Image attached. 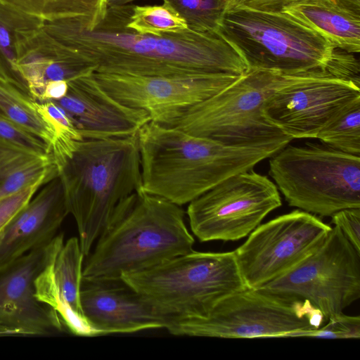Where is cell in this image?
<instances>
[{"label":"cell","instance_id":"1","mask_svg":"<svg viewBox=\"0 0 360 360\" xmlns=\"http://www.w3.org/2000/svg\"><path fill=\"white\" fill-rule=\"evenodd\" d=\"M133 5L108 6L92 26L77 17L44 20L41 29L68 62L94 72L138 76L225 73L241 76L248 67L217 32L188 28L161 36L128 26Z\"/></svg>","mask_w":360,"mask_h":360},{"label":"cell","instance_id":"2","mask_svg":"<svg viewBox=\"0 0 360 360\" xmlns=\"http://www.w3.org/2000/svg\"><path fill=\"white\" fill-rule=\"evenodd\" d=\"M137 138L142 189L179 206L281 149L230 146L153 121Z\"/></svg>","mask_w":360,"mask_h":360},{"label":"cell","instance_id":"3","mask_svg":"<svg viewBox=\"0 0 360 360\" xmlns=\"http://www.w3.org/2000/svg\"><path fill=\"white\" fill-rule=\"evenodd\" d=\"M185 211L143 189L115 209L87 255L84 283L121 282L138 272L193 250L195 240Z\"/></svg>","mask_w":360,"mask_h":360},{"label":"cell","instance_id":"4","mask_svg":"<svg viewBox=\"0 0 360 360\" xmlns=\"http://www.w3.org/2000/svg\"><path fill=\"white\" fill-rule=\"evenodd\" d=\"M217 32L237 50L249 70L288 75L323 70L344 79L359 77L355 54L335 48L283 11L231 8L225 11Z\"/></svg>","mask_w":360,"mask_h":360},{"label":"cell","instance_id":"5","mask_svg":"<svg viewBox=\"0 0 360 360\" xmlns=\"http://www.w3.org/2000/svg\"><path fill=\"white\" fill-rule=\"evenodd\" d=\"M58 172L87 257L117 207L142 190L137 134L84 139Z\"/></svg>","mask_w":360,"mask_h":360},{"label":"cell","instance_id":"6","mask_svg":"<svg viewBox=\"0 0 360 360\" xmlns=\"http://www.w3.org/2000/svg\"><path fill=\"white\" fill-rule=\"evenodd\" d=\"M120 281L167 320L205 318L224 298L248 288L233 251L193 250Z\"/></svg>","mask_w":360,"mask_h":360},{"label":"cell","instance_id":"7","mask_svg":"<svg viewBox=\"0 0 360 360\" xmlns=\"http://www.w3.org/2000/svg\"><path fill=\"white\" fill-rule=\"evenodd\" d=\"M287 76L249 70L217 94L179 111L160 124L230 146L282 148L292 139L265 118L263 105Z\"/></svg>","mask_w":360,"mask_h":360},{"label":"cell","instance_id":"8","mask_svg":"<svg viewBox=\"0 0 360 360\" xmlns=\"http://www.w3.org/2000/svg\"><path fill=\"white\" fill-rule=\"evenodd\" d=\"M270 158L269 174L290 206L321 217L360 207L359 156L307 143Z\"/></svg>","mask_w":360,"mask_h":360},{"label":"cell","instance_id":"9","mask_svg":"<svg viewBox=\"0 0 360 360\" xmlns=\"http://www.w3.org/2000/svg\"><path fill=\"white\" fill-rule=\"evenodd\" d=\"M325 320L308 300L246 288L224 298L207 316L168 319L165 328L184 336L285 338L292 332L319 328Z\"/></svg>","mask_w":360,"mask_h":360},{"label":"cell","instance_id":"10","mask_svg":"<svg viewBox=\"0 0 360 360\" xmlns=\"http://www.w3.org/2000/svg\"><path fill=\"white\" fill-rule=\"evenodd\" d=\"M259 288L308 300L327 320L360 297V252L334 226L311 254Z\"/></svg>","mask_w":360,"mask_h":360},{"label":"cell","instance_id":"11","mask_svg":"<svg viewBox=\"0 0 360 360\" xmlns=\"http://www.w3.org/2000/svg\"><path fill=\"white\" fill-rule=\"evenodd\" d=\"M282 205L276 184L252 169L222 181L188 203L193 234L201 242L246 237Z\"/></svg>","mask_w":360,"mask_h":360},{"label":"cell","instance_id":"12","mask_svg":"<svg viewBox=\"0 0 360 360\" xmlns=\"http://www.w3.org/2000/svg\"><path fill=\"white\" fill-rule=\"evenodd\" d=\"M330 229L301 210L259 224L233 251L246 286L259 288L293 268L321 245Z\"/></svg>","mask_w":360,"mask_h":360},{"label":"cell","instance_id":"13","mask_svg":"<svg viewBox=\"0 0 360 360\" xmlns=\"http://www.w3.org/2000/svg\"><path fill=\"white\" fill-rule=\"evenodd\" d=\"M360 96V84L319 70L288 75L266 97L265 118L292 139H316L335 112Z\"/></svg>","mask_w":360,"mask_h":360},{"label":"cell","instance_id":"14","mask_svg":"<svg viewBox=\"0 0 360 360\" xmlns=\"http://www.w3.org/2000/svg\"><path fill=\"white\" fill-rule=\"evenodd\" d=\"M93 76L112 98L146 111L150 121L158 124L210 98L240 77L225 73L138 76L98 72Z\"/></svg>","mask_w":360,"mask_h":360},{"label":"cell","instance_id":"15","mask_svg":"<svg viewBox=\"0 0 360 360\" xmlns=\"http://www.w3.org/2000/svg\"><path fill=\"white\" fill-rule=\"evenodd\" d=\"M63 235L0 267V324L22 335H46L63 330L57 312L35 295V280L63 246Z\"/></svg>","mask_w":360,"mask_h":360},{"label":"cell","instance_id":"16","mask_svg":"<svg viewBox=\"0 0 360 360\" xmlns=\"http://www.w3.org/2000/svg\"><path fill=\"white\" fill-rule=\"evenodd\" d=\"M93 72L68 81L67 94L53 101L65 111L84 139L136 135L150 121L148 114L112 98L97 84Z\"/></svg>","mask_w":360,"mask_h":360},{"label":"cell","instance_id":"17","mask_svg":"<svg viewBox=\"0 0 360 360\" xmlns=\"http://www.w3.org/2000/svg\"><path fill=\"white\" fill-rule=\"evenodd\" d=\"M68 214L58 175L44 184L0 233V267L53 239Z\"/></svg>","mask_w":360,"mask_h":360},{"label":"cell","instance_id":"18","mask_svg":"<svg viewBox=\"0 0 360 360\" xmlns=\"http://www.w3.org/2000/svg\"><path fill=\"white\" fill-rule=\"evenodd\" d=\"M86 283L80 292L83 314L95 335L165 328L167 319L124 284Z\"/></svg>","mask_w":360,"mask_h":360},{"label":"cell","instance_id":"19","mask_svg":"<svg viewBox=\"0 0 360 360\" xmlns=\"http://www.w3.org/2000/svg\"><path fill=\"white\" fill-rule=\"evenodd\" d=\"M282 11L309 27L335 48L360 52V0H297Z\"/></svg>","mask_w":360,"mask_h":360},{"label":"cell","instance_id":"20","mask_svg":"<svg viewBox=\"0 0 360 360\" xmlns=\"http://www.w3.org/2000/svg\"><path fill=\"white\" fill-rule=\"evenodd\" d=\"M84 258L78 238L72 237L63 243L53 264L58 292H49L44 301L57 312L72 333L89 336L91 328L83 314L80 302Z\"/></svg>","mask_w":360,"mask_h":360},{"label":"cell","instance_id":"21","mask_svg":"<svg viewBox=\"0 0 360 360\" xmlns=\"http://www.w3.org/2000/svg\"><path fill=\"white\" fill-rule=\"evenodd\" d=\"M58 175L53 158L0 136V200Z\"/></svg>","mask_w":360,"mask_h":360},{"label":"cell","instance_id":"22","mask_svg":"<svg viewBox=\"0 0 360 360\" xmlns=\"http://www.w3.org/2000/svg\"><path fill=\"white\" fill-rule=\"evenodd\" d=\"M43 19L0 2V77L31 95L17 63L18 33L41 27Z\"/></svg>","mask_w":360,"mask_h":360},{"label":"cell","instance_id":"23","mask_svg":"<svg viewBox=\"0 0 360 360\" xmlns=\"http://www.w3.org/2000/svg\"><path fill=\"white\" fill-rule=\"evenodd\" d=\"M36 103L32 95L0 77V113L21 129L43 140L50 149L53 134L38 114Z\"/></svg>","mask_w":360,"mask_h":360},{"label":"cell","instance_id":"24","mask_svg":"<svg viewBox=\"0 0 360 360\" xmlns=\"http://www.w3.org/2000/svg\"><path fill=\"white\" fill-rule=\"evenodd\" d=\"M316 139L342 152L360 155V96L354 98L327 122Z\"/></svg>","mask_w":360,"mask_h":360},{"label":"cell","instance_id":"25","mask_svg":"<svg viewBox=\"0 0 360 360\" xmlns=\"http://www.w3.org/2000/svg\"><path fill=\"white\" fill-rule=\"evenodd\" d=\"M36 108L53 134L49 152L58 168L71 156L84 138L65 111L54 101H37Z\"/></svg>","mask_w":360,"mask_h":360},{"label":"cell","instance_id":"26","mask_svg":"<svg viewBox=\"0 0 360 360\" xmlns=\"http://www.w3.org/2000/svg\"><path fill=\"white\" fill-rule=\"evenodd\" d=\"M128 26L140 34L155 36L188 28L186 20L165 2L161 6H134Z\"/></svg>","mask_w":360,"mask_h":360},{"label":"cell","instance_id":"27","mask_svg":"<svg viewBox=\"0 0 360 360\" xmlns=\"http://www.w3.org/2000/svg\"><path fill=\"white\" fill-rule=\"evenodd\" d=\"M229 0H163L188 24L202 32H217Z\"/></svg>","mask_w":360,"mask_h":360},{"label":"cell","instance_id":"28","mask_svg":"<svg viewBox=\"0 0 360 360\" xmlns=\"http://www.w3.org/2000/svg\"><path fill=\"white\" fill-rule=\"evenodd\" d=\"M324 326L310 330H300L287 334L285 338L310 337L324 339H359L360 338L359 316H348L343 313L329 318Z\"/></svg>","mask_w":360,"mask_h":360},{"label":"cell","instance_id":"29","mask_svg":"<svg viewBox=\"0 0 360 360\" xmlns=\"http://www.w3.org/2000/svg\"><path fill=\"white\" fill-rule=\"evenodd\" d=\"M52 179H41L18 192L0 200V233L39 188Z\"/></svg>","mask_w":360,"mask_h":360},{"label":"cell","instance_id":"30","mask_svg":"<svg viewBox=\"0 0 360 360\" xmlns=\"http://www.w3.org/2000/svg\"><path fill=\"white\" fill-rule=\"evenodd\" d=\"M0 136L37 153L50 155L49 146L43 140L21 129L1 113Z\"/></svg>","mask_w":360,"mask_h":360},{"label":"cell","instance_id":"31","mask_svg":"<svg viewBox=\"0 0 360 360\" xmlns=\"http://www.w3.org/2000/svg\"><path fill=\"white\" fill-rule=\"evenodd\" d=\"M331 217L332 223L360 252V207L341 210Z\"/></svg>","mask_w":360,"mask_h":360},{"label":"cell","instance_id":"32","mask_svg":"<svg viewBox=\"0 0 360 360\" xmlns=\"http://www.w3.org/2000/svg\"><path fill=\"white\" fill-rule=\"evenodd\" d=\"M60 0H0L21 12L49 20L56 14Z\"/></svg>","mask_w":360,"mask_h":360},{"label":"cell","instance_id":"33","mask_svg":"<svg viewBox=\"0 0 360 360\" xmlns=\"http://www.w3.org/2000/svg\"><path fill=\"white\" fill-rule=\"evenodd\" d=\"M297 0H229L226 9L243 6L263 11H282Z\"/></svg>","mask_w":360,"mask_h":360},{"label":"cell","instance_id":"34","mask_svg":"<svg viewBox=\"0 0 360 360\" xmlns=\"http://www.w3.org/2000/svg\"><path fill=\"white\" fill-rule=\"evenodd\" d=\"M68 84L65 80L49 82L46 84L41 101H57L63 98L68 93Z\"/></svg>","mask_w":360,"mask_h":360},{"label":"cell","instance_id":"35","mask_svg":"<svg viewBox=\"0 0 360 360\" xmlns=\"http://www.w3.org/2000/svg\"><path fill=\"white\" fill-rule=\"evenodd\" d=\"M20 335V332L4 325L0 324V336Z\"/></svg>","mask_w":360,"mask_h":360},{"label":"cell","instance_id":"36","mask_svg":"<svg viewBox=\"0 0 360 360\" xmlns=\"http://www.w3.org/2000/svg\"><path fill=\"white\" fill-rule=\"evenodd\" d=\"M136 0H106L108 6H122L129 4V3ZM163 1V0H162Z\"/></svg>","mask_w":360,"mask_h":360}]
</instances>
